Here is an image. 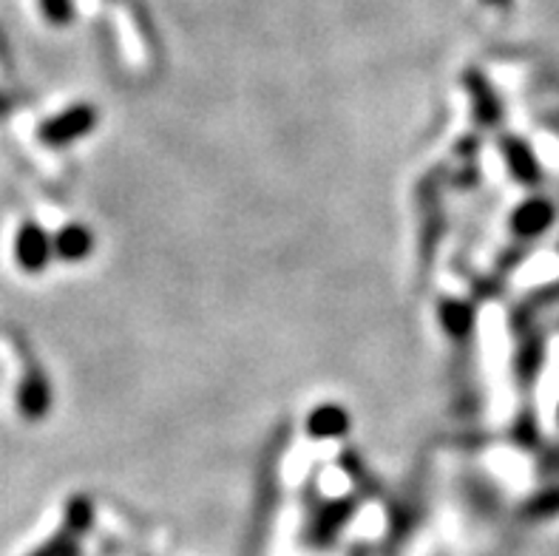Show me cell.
<instances>
[{
    "instance_id": "obj_14",
    "label": "cell",
    "mask_w": 559,
    "mask_h": 556,
    "mask_svg": "<svg viewBox=\"0 0 559 556\" xmlns=\"http://www.w3.org/2000/svg\"><path fill=\"white\" fill-rule=\"evenodd\" d=\"M37 3H40L43 17L51 26H66V23L74 21V0H37Z\"/></svg>"
},
{
    "instance_id": "obj_2",
    "label": "cell",
    "mask_w": 559,
    "mask_h": 556,
    "mask_svg": "<svg viewBox=\"0 0 559 556\" xmlns=\"http://www.w3.org/2000/svg\"><path fill=\"white\" fill-rule=\"evenodd\" d=\"M55 259V245H51L49 233L43 230L35 222H26L21 225L17 236H14V261L17 268H23L26 273H40V270L49 268V261Z\"/></svg>"
},
{
    "instance_id": "obj_16",
    "label": "cell",
    "mask_w": 559,
    "mask_h": 556,
    "mask_svg": "<svg viewBox=\"0 0 559 556\" xmlns=\"http://www.w3.org/2000/svg\"><path fill=\"white\" fill-rule=\"evenodd\" d=\"M486 3H491V7H509V0H486Z\"/></svg>"
},
{
    "instance_id": "obj_3",
    "label": "cell",
    "mask_w": 559,
    "mask_h": 556,
    "mask_svg": "<svg viewBox=\"0 0 559 556\" xmlns=\"http://www.w3.org/2000/svg\"><path fill=\"white\" fill-rule=\"evenodd\" d=\"M554 218H557V208L548 199L532 197L514 208V213H511V230L520 239H537V236H543L554 225Z\"/></svg>"
},
{
    "instance_id": "obj_11",
    "label": "cell",
    "mask_w": 559,
    "mask_h": 556,
    "mask_svg": "<svg viewBox=\"0 0 559 556\" xmlns=\"http://www.w3.org/2000/svg\"><path fill=\"white\" fill-rule=\"evenodd\" d=\"M525 520H551L559 517V483L551 488H543L523 506Z\"/></svg>"
},
{
    "instance_id": "obj_15",
    "label": "cell",
    "mask_w": 559,
    "mask_h": 556,
    "mask_svg": "<svg viewBox=\"0 0 559 556\" xmlns=\"http://www.w3.org/2000/svg\"><path fill=\"white\" fill-rule=\"evenodd\" d=\"M9 111V99L0 94V114H7Z\"/></svg>"
},
{
    "instance_id": "obj_5",
    "label": "cell",
    "mask_w": 559,
    "mask_h": 556,
    "mask_svg": "<svg viewBox=\"0 0 559 556\" xmlns=\"http://www.w3.org/2000/svg\"><path fill=\"white\" fill-rule=\"evenodd\" d=\"M17 409L26 421H43L51 409V387L49 378L37 367H32L17 389Z\"/></svg>"
},
{
    "instance_id": "obj_6",
    "label": "cell",
    "mask_w": 559,
    "mask_h": 556,
    "mask_svg": "<svg viewBox=\"0 0 559 556\" xmlns=\"http://www.w3.org/2000/svg\"><path fill=\"white\" fill-rule=\"evenodd\" d=\"M503 156H506V163H509L511 177L518 179V182L539 185V179H543V168H539L537 156H534L528 142L518 140V137H506Z\"/></svg>"
},
{
    "instance_id": "obj_13",
    "label": "cell",
    "mask_w": 559,
    "mask_h": 556,
    "mask_svg": "<svg viewBox=\"0 0 559 556\" xmlns=\"http://www.w3.org/2000/svg\"><path fill=\"white\" fill-rule=\"evenodd\" d=\"M94 520V506L92 500H85V497H74L66 508V529H71L74 534H83V531L92 529Z\"/></svg>"
},
{
    "instance_id": "obj_7",
    "label": "cell",
    "mask_w": 559,
    "mask_h": 556,
    "mask_svg": "<svg viewBox=\"0 0 559 556\" xmlns=\"http://www.w3.org/2000/svg\"><path fill=\"white\" fill-rule=\"evenodd\" d=\"M349 431V415L347 409L338 403H324V406L312 409L307 417V435L312 440H335Z\"/></svg>"
},
{
    "instance_id": "obj_8",
    "label": "cell",
    "mask_w": 559,
    "mask_h": 556,
    "mask_svg": "<svg viewBox=\"0 0 559 556\" xmlns=\"http://www.w3.org/2000/svg\"><path fill=\"white\" fill-rule=\"evenodd\" d=\"M55 259L60 261H83L94 250V236L92 230H85L83 225H66L63 230L57 233L55 239Z\"/></svg>"
},
{
    "instance_id": "obj_17",
    "label": "cell",
    "mask_w": 559,
    "mask_h": 556,
    "mask_svg": "<svg viewBox=\"0 0 559 556\" xmlns=\"http://www.w3.org/2000/svg\"><path fill=\"white\" fill-rule=\"evenodd\" d=\"M551 469H559V458H557V463H551Z\"/></svg>"
},
{
    "instance_id": "obj_1",
    "label": "cell",
    "mask_w": 559,
    "mask_h": 556,
    "mask_svg": "<svg viewBox=\"0 0 559 556\" xmlns=\"http://www.w3.org/2000/svg\"><path fill=\"white\" fill-rule=\"evenodd\" d=\"M97 128V108L94 106H71L66 111L55 114L51 120L40 126V142H46L49 149H66L71 142H78L80 137L92 134Z\"/></svg>"
},
{
    "instance_id": "obj_9",
    "label": "cell",
    "mask_w": 559,
    "mask_h": 556,
    "mask_svg": "<svg viewBox=\"0 0 559 556\" xmlns=\"http://www.w3.org/2000/svg\"><path fill=\"white\" fill-rule=\"evenodd\" d=\"M466 83L468 88H472V94H475V108L477 114H480V122H486V126L500 122V103H497L491 85L486 83V78H483L480 71H468Z\"/></svg>"
},
{
    "instance_id": "obj_4",
    "label": "cell",
    "mask_w": 559,
    "mask_h": 556,
    "mask_svg": "<svg viewBox=\"0 0 559 556\" xmlns=\"http://www.w3.org/2000/svg\"><path fill=\"white\" fill-rule=\"evenodd\" d=\"M355 514V500L353 497H344V500H330L316 511L310 522V540L316 545H330L335 536L341 534V529L353 520Z\"/></svg>"
},
{
    "instance_id": "obj_10",
    "label": "cell",
    "mask_w": 559,
    "mask_h": 556,
    "mask_svg": "<svg viewBox=\"0 0 559 556\" xmlns=\"http://www.w3.org/2000/svg\"><path fill=\"white\" fill-rule=\"evenodd\" d=\"M440 321H443L449 335H468L472 327H475V310L468 304L447 298V301L440 304Z\"/></svg>"
},
{
    "instance_id": "obj_12",
    "label": "cell",
    "mask_w": 559,
    "mask_h": 556,
    "mask_svg": "<svg viewBox=\"0 0 559 556\" xmlns=\"http://www.w3.org/2000/svg\"><path fill=\"white\" fill-rule=\"evenodd\" d=\"M78 536L71 529H66L57 536H51L49 543L43 545V548L32 551L28 556H80V545H78Z\"/></svg>"
}]
</instances>
